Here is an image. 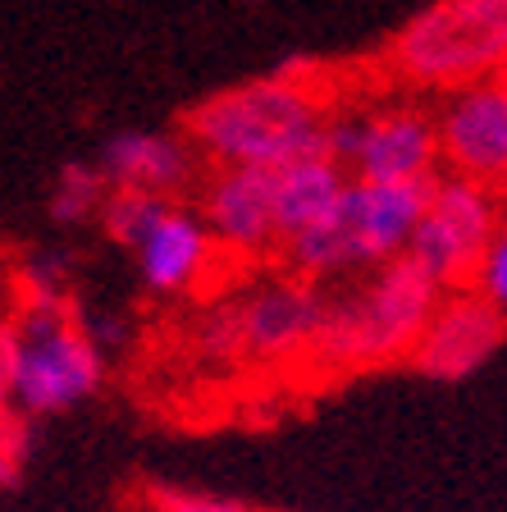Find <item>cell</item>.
Segmentation results:
<instances>
[{
	"mask_svg": "<svg viewBox=\"0 0 507 512\" xmlns=\"http://www.w3.org/2000/svg\"><path fill=\"white\" fill-rule=\"evenodd\" d=\"M329 92L311 74L279 69L206 96L188 115V147L215 170H279L325 151Z\"/></svg>",
	"mask_w": 507,
	"mask_h": 512,
	"instance_id": "cell-1",
	"label": "cell"
},
{
	"mask_svg": "<svg viewBox=\"0 0 507 512\" xmlns=\"http://www.w3.org/2000/svg\"><path fill=\"white\" fill-rule=\"evenodd\" d=\"M439 298H444V288L407 256L380 270H366L338 298H325L307 362L325 375L402 362V357H412Z\"/></svg>",
	"mask_w": 507,
	"mask_h": 512,
	"instance_id": "cell-2",
	"label": "cell"
},
{
	"mask_svg": "<svg viewBox=\"0 0 507 512\" xmlns=\"http://www.w3.org/2000/svg\"><path fill=\"white\" fill-rule=\"evenodd\" d=\"M425 192H430V183L348 179L343 192H338L334 211L316 229L284 243L288 266L307 284L389 266V261L407 256V243H412L425 211Z\"/></svg>",
	"mask_w": 507,
	"mask_h": 512,
	"instance_id": "cell-3",
	"label": "cell"
},
{
	"mask_svg": "<svg viewBox=\"0 0 507 512\" xmlns=\"http://www.w3.org/2000/svg\"><path fill=\"white\" fill-rule=\"evenodd\" d=\"M10 339V407L19 416H60L106 384V348L74 302H37L5 320Z\"/></svg>",
	"mask_w": 507,
	"mask_h": 512,
	"instance_id": "cell-4",
	"label": "cell"
},
{
	"mask_svg": "<svg viewBox=\"0 0 507 512\" xmlns=\"http://www.w3.org/2000/svg\"><path fill=\"white\" fill-rule=\"evenodd\" d=\"M389 74L412 92H462L507 74V0H434L393 32Z\"/></svg>",
	"mask_w": 507,
	"mask_h": 512,
	"instance_id": "cell-5",
	"label": "cell"
},
{
	"mask_svg": "<svg viewBox=\"0 0 507 512\" xmlns=\"http://www.w3.org/2000/svg\"><path fill=\"white\" fill-rule=\"evenodd\" d=\"M96 220L106 224V234L119 247H128L138 279L156 298H188L211 279L220 247L197 206H183L174 197H151V192L110 188Z\"/></svg>",
	"mask_w": 507,
	"mask_h": 512,
	"instance_id": "cell-6",
	"label": "cell"
},
{
	"mask_svg": "<svg viewBox=\"0 0 507 512\" xmlns=\"http://www.w3.org/2000/svg\"><path fill=\"white\" fill-rule=\"evenodd\" d=\"M325 298L307 279H265L220 302L197 325V348L211 362H293L307 357Z\"/></svg>",
	"mask_w": 507,
	"mask_h": 512,
	"instance_id": "cell-7",
	"label": "cell"
},
{
	"mask_svg": "<svg viewBox=\"0 0 507 512\" xmlns=\"http://www.w3.org/2000/svg\"><path fill=\"white\" fill-rule=\"evenodd\" d=\"M325 156L348 179L366 183H430L439 165L434 115L412 101L334 110L325 128Z\"/></svg>",
	"mask_w": 507,
	"mask_h": 512,
	"instance_id": "cell-8",
	"label": "cell"
},
{
	"mask_svg": "<svg viewBox=\"0 0 507 512\" xmlns=\"http://www.w3.org/2000/svg\"><path fill=\"white\" fill-rule=\"evenodd\" d=\"M498 224H503V202L494 188H480L457 174L430 179L421 224L407 243V261L421 266L444 293L462 288Z\"/></svg>",
	"mask_w": 507,
	"mask_h": 512,
	"instance_id": "cell-9",
	"label": "cell"
},
{
	"mask_svg": "<svg viewBox=\"0 0 507 512\" xmlns=\"http://www.w3.org/2000/svg\"><path fill=\"white\" fill-rule=\"evenodd\" d=\"M439 160L448 174L471 179L480 188H507V74L480 78V83L448 92L439 115Z\"/></svg>",
	"mask_w": 507,
	"mask_h": 512,
	"instance_id": "cell-10",
	"label": "cell"
},
{
	"mask_svg": "<svg viewBox=\"0 0 507 512\" xmlns=\"http://www.w3.org/2000/svg\"><path fill=\"white\" fill-rule=\"evenodd\" d=\"M503 339L507 320L494 307H485L471 288H457V293H444L434 302L407 362L430 380H462V375L480 371L503 348Z\"/></svg>",
	"mask_w": 507,
	"mask_h": 512,
	"instance_id": "cell-11",
	"label": "cell"
},
{
	"mask_svg": "<svg viewBox=\"0 0 507 512\" xmlns=\"http://www.w3.org/2000/svg\"><path fill=\"white\" fill-rule=\"evenodd\" d=\"M197 211L215 247L233 256H265L279 247L275 170H215L201 188Z\"/></svg>",
	"mask_w": 507,
	"mask_h": 512,
	"instance_id": "cell-12",
	"label": "cell"
},
{
	"mask_svg": "<svg viewBox=\"0 0 507 512\" xmlns=\"http://www.w3.org/2000/svg\"><path fill=\"white\" fill-rule=\"evenodd\" d=\"M96 170L119 192L174 197L197 174V151L188 147V138L165 133V128H124V133L106 138Z\"/></svg>",
	"mask_w": 507,
	"mask_h": 512,
	"instance_id": "cell-13",
	"label": "cell"
},
{
	"mask_svg": "<svg viewBox=\"0 0 507 512\" xmlns=\"http://www.w3.org/2000/svg\"><path fill=\"white\" fill-rule=\"evenodd\" d=\"M348 174L338 170L325 151L302 160H288L275 170V220H279V247L293 243L297 234H307L334 211L338 192H343Z\"/></svg>",
	"mask_w": 507,
	"mask_h": 512,
	"instance_id": "cell-14",
	"label": "cell"
},
{
	"mask_svg": "<svg viewBox=\"0 0 507 512\" xmlns=\"http://www.w3.org/2000/svg\"><path fill=\"white\" fill-rule=\"evenodd\" d=\"M110 197V183L96 165H64L60 179L51 183V215L60 224L96 220Z\"/></svg>",
	"mask_w": 507,
	"mask_h": 512,
	"instance_id": "cell-15",
	"label": "cell"
},
{
	"mask_svg": "<svg viewBox=\"0 0 507 512\" xmlns=\"http://www.w3.org/2000/svg\"><path fill=\"white\" fill-rule=\"evenodd\" d=\"M19 288V307H37V302H69V266L51 252L28 256L14 275Z\"/></svg>",
	"mask_w": 507,
	"mask_h": 512,
	"instance_id": "cell-16",
	"label": "cell"
},
{
	"mask_svg": "<svg viewBox=\"0 0 507 512\" xmlns=\"http://www.w3.org/2000/svg\"><path fill=\"white\" fill-rule=\"evenodd\" d=\"M466 288H471L485 307H494L498 316L507 320V220L498 224L494 238L485 243L476 270H471V279H466Z\"/></svg>",
	"mask_w": 507,
	"mask_h": 512,
	"instance_id": "cell-17",
	"label": "cell"
},
{
	"mask_svg": "<svg viewBox=\"0 0 507 512\" xmlns=\"http://www.w3.org/2000/svg\"><path fill=\"white\" fill-rule=\"evenodd\" d=\"M28 453H32V421L19 412H5L0 416V490L23 471Z\"/></svg>",
	"mask_w": 507,
	"mask_h": 512,
	"instance_id": "cell-18",
	"label": "cell"
},
{
	"mask_svg": "<svg viewBox=\"0 0 507 512\" xmlns=\"http://www.w3.org/2000/svg\"><path fill=\"white\" fill-rule=\"evenodd\" d=\"M151 508L156 512H243L233 503L206 499V494H183V490H156L151 494Z\"/></svg>",
	"mask_w": 507,
	"mask_h": 512,
	"instance_id": "cell-19",
	"label": "cell"
},
{
	"mask_svg": "<svg viewBox=\"0 0 507 512\" xmlns=\"http://www.w3.org/2000/svg\"><path fill=\"white\" fill-rule=\"evenodd\" d=\"M14 412L10 407V339H5V325H0V416Z\"/></svg>",
	"mask_w": 507,
	"mask_h": 512,
	"instance_id": "cell-20",
	"label": "cell"
}]
</instances>
